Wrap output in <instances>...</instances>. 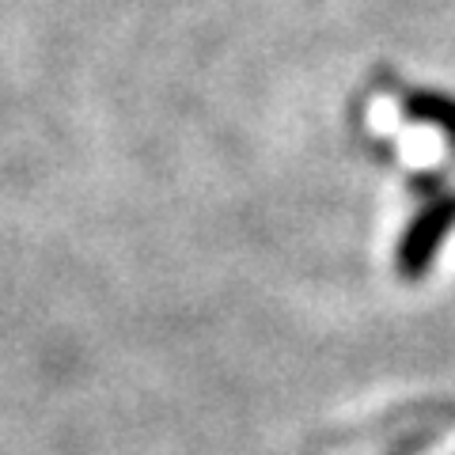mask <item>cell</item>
<instances>
[{
  "label": "cell",
  "mask_w": 455,
  "mask_h": 455,
  "mask_svg": "<svg viewBox=\"0 0 455 455\" xmlns=\"http://www.w3.org/2000/svg\"><path fill=\"white\" fill-rule=\"evenodd\" d=\"M406 114L421 125H433L436 133H444L455 145V99H444L436 92H418L406 99Z\"/></svg>",
  "instance_id": "1"
}]
</instances>
